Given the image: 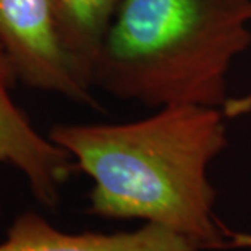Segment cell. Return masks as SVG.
<instances>
[{"label": "cell", "instance_id": "obj_1", "mask_svg": "<svg viewBox=\"0 0 251 251\" xmlns=\"http://www.w3.org/2000/svg\"><path fill=\"white\" fill-rule=\"evenodd\" d=\"M49 138L93 178L89 214L141 219L202 248L228 247L207 178L209 164L228 144L226 109L165 105L130 124L55 125Z\"/></svg>", "mask_w": 251, "mask_h": 251}, {"label": "cell", "instance_id": "obj_2", "mask_svg": "<svg viewBox=\"0 0 251 251\" xmlns=\"http://www.w3.org/2000/svg\"><path fill=\"white\" fill-rule=\"evenodd\" d=\"M251 0H119L93 84L148 107L226 109L233 60L251 44Z\"/></svg>", "mask_w": 251, "mask_h": 251}, {"label": "cell", "instance_id": "obj_3", "mask_svg": "<svg viewBox=\"0 0 251 251\" xmlns=\"http://www.w3.org/2000/svg\"><path fill=\"white\" fill-rule=\"evenodd\" d=\"M0 49L26 84L93 104V68L68 42L55 0H0Z\"/></svg>", "mask_w": 251, "mask_h": 251}, {"label": "cell", "instance_id": "obj_4", "mask_svg": "<svg viewBox=\"0 0 251 251\" xmlns=\"http://www.w3.org/2000/svg\"><path fill=\"white\" fill-rule=\"evenodd\" d=\"M12 73L0 49V162L21 170L36 200L47 209H55L62 185L76 170V164L65 149L39 135L25 112L13 102L8 94Z\"/></svg>", "mask_w": 251, "mask_h": 251}, {"label": "cell", "instance_id": "obj_5", "mask_svg": "<svg viewBox=\"0 0 251 251\" xmlns=\"http://www.w3.org/2000/svg\"><path fill=\"white\" fill-rule=\"evenodd\" d=\"M202 245L175 230L146 222L138 230L67 233L36 212L13 221L0 251H200Z\"/></svg>", "mask_w": 251, "mask_h": 251}, {"label": "cell", "instance_id": "obj_6", "mask_svg": "<svg viewBox=\"0 0 251 251\" xmlns=\"http://www.w3.org/2000/svg\"><path fill=\"white\" fill-rule=\"evenodd\" d=\"M68 42L93 68L96 50L119 0H55Z\"/></svg>", "mask_w": 251, "mask_h": 251}, {"label": "cell", "instance_id": "obj_7", "mask_svg": "<svg viewBox=\"0 0 251 251\" xmlns=\"http://www.w3.org/2000/svg\"><path fill=\"white\" fill-rule=\"evenodd\" d=\"M226 237L228 238L230 248H251V233H233L226 230Z\"/></svg>", "mask_w": 251, "mask_h": 251}]
</instances>
